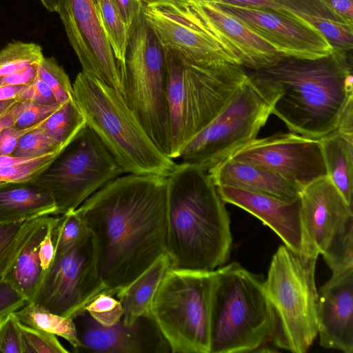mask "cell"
I'll return each mask as SVG.
<instances>
[{
	"instance_id": "6da1fadb",
	"label": "cell",
	"mask_w": 353,
	"mask_h": 353,
	"mask_svg": "<svg viewBox=\"0 0 353 353\" xmlns=\"http://www.w3.org/2000/svg\"><path fill=\"white\" fill-rule=\"evenodd\" d=\"M168 177L127 174L77 212L92 234L101 279L116 292L165 254Z\"/></svg>"
},
{
	"instance_id": "7a4b0ae2",
	"label": "cell",
	"mask_w": 353,
	"mask_h": 353,
	"mask_svg": "<svg viewBox=\"0 0 353 353\" xmlns=\"http://www.w3.org/2000/svg\"><path fill=\"white\" fill-rule=\"evenodd\" d=\"M351 51L316 59L283 57L247 73L248 80L290 132L321 139L337 130L353 102Z\"/></svg>"
},
{
	"instance_id": "3957f363",
	"label": "cell",
	"mask_w": 353,
	"mask_h": 353,
	"mask_svg": "<svg viewBox=\"0 0 353 353\" xmlns=\"http://www.w3.org/2000/svg\"><path fill=\"white\" fill-rule=\"evenodd\" d=\"M232 244L230 220L207 171L181 163L168 176L165 254L170 269L212 272Z\"/></svg>"
},
{
	"instance_id": "277c9868",
	"label": "cell",
	"mask_w": 353,
	"mask_h": 353,
	"mask_svg": "<svg viewBox=\"0 0 353 353\" xmlns=\"http://www.w3.org/2000/svg\"><path fill=\"white\" fill-rule=\"evenodd\" d=\"M165 49L171 154L179 158L183 147L225 107L248 79L238 63H192Z\"/></svg>"
},
{
	"instance_id": "5b68a950",
	"label": "cell",
	"mask_w": 353,
	"mask_h": 353,
	"mask_svg": "<svg viewBox=\"0 0 353 353\" xmlns=\"http://www.w3.org/2000/svg\"><path fill=\"white\" fill-rule=\"evenodd\" d=\"M72 88L86 125L125 173L168 177L174 171L177 163L159 150L119 92L83 72Z\"/></svg>"
},
{
	"instance_id": "8992f818",
	"label": "cell",
	"mask_w": 353,
	"mask_h": 353,
	"mask_svg": "<svg viewBox=\"0 0 353 353\" xmlns=\"http://www.w3.org/2000/svg\"><path fill=\"white\" fill-rule=\"evenodd\" d=\"M214 273L210 353L259 351L271 341L274 325L263 280L237 262Z\"/></svg>"
},
{
	"instance_id": "52a82bcc",
	"label": "cell",
	"mask_w": 353,
	"mask_h": 353,
	"mask_svg": "<svg viewBox=\"0 0 353 353\" xmlns=\"http://www.w3.org/2000/svg\"><path fill=\"white\" fill-rule=\"evenodd\" d=\"M121 77L127 105L159 150L170 158L165 49L142 9L128 28Z\"/></svg>"
},
{
	"instance_id": "ba28073f",
	"label": "cell",
	"mask_w": 353,
	"mask_h": 353,
	"mask_svg": "<svg viewBox=\"0 0 353 353\" xmlns=\"http://www.w3.org/2000/svg\"><path fill=\"white\" fill-rule=\"evenodd\" d=\"M316 260L280 245L263 281L273 316L271 341L294 353L306 352L318 334Z\"/></svg>"
},
{
	"instance_id": "9c48e42d",
	"label": "cell",
	"mask_w": 353,
	"mask_h": 353,
	"mask_svg": "<svg viewBox=\"0 0 353 353\" xmlns=\"http://www.w3.org/2000/svg\"><path fill=\"white\" fill-rule=\"evenodd\" d=\"M214 271L170 269L153 297L150 315L172 353H210Z\"/></svg>"
},
{
	"instance_id": "30bf717a",
	"label": "cell",
	"mask_w": 353,
	"mask_h": 353,
	"mask_svg": "<svg viewBox=\"0 0 353 353\" xmlns=\"http://www.w3.org/2000/svg\"><path fill=\"white\" fill-rule=\"evenodd\" d=\"M124 172L96 133L85 125L32 183L52 196L57 214L75 210Z\"/></svg>"
},
{
	"instance_id": "8fae6325",
	"label": "cell",
	"mask_w": 353,
	"mask_h": 353,
	"mask_svg": "<svg viewBox=\"0 0 353 353\" xmlns=\"http://www.w3.org/2000/svg\"><path fill=\"white\" fill-rule=\"evenodd\" d=\"M271 114L248 77L220 113L183 147L179 158L208 172L256 139Z\"/></svg>"
},
{
	"instance_id": "7c38bea8",
	"label": "cell",
	"mask_w": 353,
	"mask_h": 353,
	"mask_svg": "<svg viewBox=\"0 0 353 353\" xmlns=\"http://www.w3.org/2000/svg\"><path fill=\"white\" fill-rule=\"evenodd\" d=\"M108 290L99 269L90 232L54 258L31 302L71 318L99 293Z\"/></svg>"
},
{
	"instance_id": "4fadbf2b",
	"label": "cell",
	"mask_w": 353,
	"mask_h": 353,
	"mask_svg": "<svg viewBox=\"0 0 353 353\" xmlns=\"http://www.w3.org/2000/svg\"><path fill=\"white\" fill-rule=\"evenodd\" d=\"M227 159L263 167L301 191L327 175L320 139L293 132L254 139L235 150Z\"/></svg>"
},
{
	"instance_id": "5bb4252c",
	"label": "cell",
	"mask_w": 353,
	"mask_h": 353,
	"mask_svg": "<svg viewBox=\"0 0 353 353\" xmlns=\"http://www.w3.org/2000/svg\"><path fill=\"white\" fill-rule=\"evenodd\" d=\"M59 14L83 72L105 83L122 96L119 62L103 28L94 0H59Z\"/></svg>"
},
{
	"instance_id": "9a60e30c",
	"label": "cell",
	"mask_w": 353,
	"mask_h": 353,
	"mask_svg": "<svg viewBox=\"0 0 353 353\" xmlns=\"http://www.w3.org/2000/svg\"><path fill=\"white\" fill-rule=\"evenodd\" d=\"M142 10L163 46L185 60L197 63L223 61L237 63L205 31L188 0L143 4Z\"/></svg>"
},
{
	"instance_id": "2e32d148",
	"label": "cell",
	"mask_w": 353,
	"mask_h": 353,
	"mask_svg": "<svg viewBox=\"0 0 353 353\" xmlns=\"http://www.w3.org/2000/svg\"><path fill=\"white\" fill-rule=\"evenodd\" d=\"M212 2L243 23L284 57L316 59L333 51L316 29L293 14Z\"/></svg>"
},
{
	"instance_id": "e0dca14e",
	"label": "cell",
	"mask_w": 353,
	"mask_h": 353,
	"mask_svg": "<svg viewBox=\"0 0 353 353\" xmlns=\"http://www.w3.org/2000/svg\"><path fill=\"white\" fill-rule=\"evenodd\" d=\"M79 343L77 352L167 353L169 345L150 314L127 324L110 326L95 321L85 310L71 317Z\"/></svg>"
},
{
	"instance_id": "ac0fdd59",
	"label": "cell",
	"mask_w": 353,
	"mask_h": 353,
	"mask_svg": "<svg viewBox=\"0 0 353 353\" xmlns=\"http://www.w3.org/2000/svg\"><path fill=\"white\" fill-rule=\"evenodd\" d=\"M205 31L243 68L258 70L284 56L233 16L207 0H188Z\"/></svg>"
},
{
	"instance_id": "d6986e66",
	"label": "cell",
	"mask_w": 353,
	"mask_h": 353,
	"mask_svg": "<svg viewBox=\"0 0 353 353\" xmlns=\"http://www.w3.org/2000/svg\"><path fill=\"white\" fill-rule=\"evenodd\" d=\"M300 200L304 255L317 259L334 234L353 218L352 206L327 176L303 188Z\"/></svg>"
},
{
	"instance_id": "ffe728a7",
	"label": "cell",
	"mask_w": 353,
	"mask_h": 353,
	"mask_svg": "<svg viewBox=\"0 0 353 353\" xmlns=\"http://www.w3.org/2000/svg\"><path fill=\"white\" fill-rule=\"evenodd\" d=\"M225 203L236 205L270 228L294 252L304 255L300 196L287 199L230 186H218Z\"/></svg>"
},
{
	"instance_id": "44dd1931",
	"label": "cell",
	"mask_w": 353,
	"mask_h": 353,
	"mask_svg": "<svg viewBox=\"0 0 353 353\" xmlns=\"http://www.w3.org/2000/svg\"><path fill=\"white\" fill-rule=\"evenodd\" d=\"M319 344L344 353L353 352V268L332 274L319 293Z\"/></svg>"
},
{
	"instance_id": "7402d4cb",
	"label": "cell",
	"mask_w": 353,
	"mask_h": 353,
	"mask_svg": "<svg viewBox=\"0 0 353 353\" xmlns=\"http://www.w3.org/2000/svg\"><path fill=\"white\" fill-rule=\"evenodd\" d=\"M208 173L214 185L294 199L301 190L274 172L256 165L226 159L211 168Z\"/></svg>"
},
{
	"instance_id": "603a6c76",
	"label": "cell",
	"mask_w": 353,
	"mask_h": 353,
	"mask_svg": "<svg viewBox=\"0 0 353 353\" xmlns=\"http://www.w3.org/2000/svg\"><path fill=\"white\" fill-rule=\"evenodd\" d=\"M54 217L45 215L34 219L10 267L1 279L9 282L31 302L43 278L39 248Z\"/></svg>"
},
{
	"instance_id": "cb8c5ba5",
	"label": "cell",
	"mask_w": 353,
	"mask_h": 353,
	"mask_svg": "<svg viewBox=\"0 0 353 353\" xmlns=\"http://www.w3.org/2000/svg\"><path fill=\"white\" fill-rule=\"evenodd\" d=\"M57 215L52 195L33 183L0 182V224Z\"/></svg>"
},
{
	"instance_id": "d4e9b609",
	"label": "cell",
	"mask_w": 353,
	"mask_h": 353,
	"mask_svg": "<svg viewBox=\"0 0 353 353\" xmlns=\"http://www.w3.org/2000/svg\"><path fill=\"white\" fill-rule=\"evenodd\" d=\"M316 29L334 50L352 51L353 24L345 22L319 0H274Z\"/></svg>"
},
{
	"instance_id": "484cf974",
	"label": "cell",
	"mask_w": 353,
	"mask_h": 353,
	"mask_svg": "<svg viewBox=\"0 0 353 353\" xmlns=\"http://www.w3.org/2000/svg\"><path fill=\"white\" fill-rule=\"evenodd\" d=\"M170 269V259L164 254L130 283L117 292L114 296L121 303V320L124 323L131 324L138 318L150 314L154 294Z\"/></svg>"
},
{
	"instance_id": "4316f807",
	"label": "cell",
	"mask_w": 353,
	"mask_h": 353,
	"mask_svg": "<svg viewBox=\"0 0 353 353\" xmlns=\"http://www.w3.org/2000/svg\"><path fill=\"white\" fill-rule=\"evenodd\" d=\"M320 141L327 175L352 206L353 135L336 130Z\"/></svg>"
},
{
	"instance_id": "83f0119b",
	"label": "cell",
	"mask_w": 353,
	"mask_h": 353,
	"mask_svg": "<svg viewBox=\"0 0 353 353\" xmlns=\"http://www.w3.org/2000/svg\"><path fill=\"white\" fill-rule=\"evenodd\" d=\"M13 314L23 325L63 338L77 352L79 343L72 318L54 314L32 302L27 303Z\"/></svg>"
},
{
	"instance_id": "f1b7e54d",
	"label": "cell",
	"mask_w": 353,
	"mask_h": 353,
	"mask_svg": "<svg viewBox=\"0 0 353 353\" xmlns=\"http://www.w3.org/2000/svg\"><path fill=\"white\" fill-rule=\"evenodd\" d=\"M85 125V118L73 99L41 122L39 128L65 149Z\"/></svg>"
},
{
	"instance_id": "f546056e",
	"label": "cell",
	"mask_w": 353,
	"mask_h": 353,
	"mask_svg": "<svg viewBox=\"0 0 353 353\" xmlns=\"http://www.w3.org/2000/svg\"><path fill=\"white\" fill-rule=\"evenodd\" d=\"M103 28L119 62L123 66L128 43V29L112 0H94Z\"/></svg>"
},
{
	"instance_id": "4dcf8cb0",
	"label": "cell",
	"mask_w": 353,
	"mask_h": 353,
	"mask_svg": "<svg viewBox=\"0 0 353 353\" xmlns=\"http://www.w3.org/2000/svg\"><path fill=\"white\" fill-rule=\"evenodd\" d=\"M44 57L40 45L16 41L0 50V77L38 65Z\"/></svg>"
},
{
	"instance_id": "1f68e13d",
	"label": "cell",
	"mask_w": 353,
	"mask_h": 353,
	"mask_svg": "<svg viewBox=\"0 0 353 353\" xmlns=\"http://www.w3.org/2000/svg\"><path fill=\"white\" fill-rule=\"evenodd\" d=\"M321 254L332 274L353 268V218L334 234Z\"/></svg>"
},
{
	"instance_id": "d6a6232c",
	"label": "cell",
	"mask_w": 353,
	"mask_h": 353,
	"mask_svg": "<svg viewBox=\"0 0 353 353\" xmlns=\"http://www.w3.org/2000/svg\"><path fill=\"white\" fill-rule=\"evenodd\" d=\"M89 232L76 210L56 217L52 230L54 258L68 250Z\"/></svg>"
},
{
	"instance_id": "836d02e7",
	"label": "cell",
	"mask_w": 353,
	"mask_h": 353,
	"mask_svg": "<svg viewBox=\"0 0 353 353\" xmlns=\"http://www.w3.org/2000/svg\"><path fill=\"white\" fill-rule=\"evenodd\" d=\"M38 76L52 90L59 104L74 99L69 77L54 57L43 58L38 65Z\"/></svg>"
},
{
	"instance_id": "e575fe53",
	"label": "cell",
	"mask_w": 353,
	"mask_h": 353,
	"mask_svg": "<svg viewBox=\"0 0 353 353\" xmlns=\"http://www.w3.org/2000/svg\"><path fill=\"white\" fill-rule=\"evenodd\" d=\"M32 220L0 224V279L13 261Z\"/></svg>"
},
{
	"instance_id": "d590c367",
	"label": "cell",
	"mask_w": 353,
	"mask_h": 353,
	"mask_svg": "<svg viewBox=\"0 0 353 353\" xmlns=\"http://www.w3.org/2000/svg\"><path fill=\"white\" fill-rule=\"evenodd\" d=\"M63 150L39 126L30 130L20 138L12 155L23 157H41L59 154Z\"/></svg>"
},
{
	"instance_id": "8d00e7d4",
	"label": "cell",
	"mask_w": 353,
	"mask_h": 353,
	"mask_svg": "<svg viewBox=\"0 0 353 353\" xmlns=\"http://www.w3.org/2000/svg\"><path fill=\"white\" fill-rule=\"evenodd\" d=\"M116 293L111 290L99 293L85 305L84 310L103 325L116 324L123 315L121 303L114 296Z\"/></svg>"
},
{
	"instance_id": "74e56055",
	"label": "cell",
	"mask_w": 353,
	"mask_h": 353,
	"mask_svg": "<svg viewBox=\"0 0 353 353\" xmlns=\"http://www.w3.org/2000/svg\"><path fill=\"white\" fill-rule=\"evenodd\" d=\"M22 353H67L56 335L19 321Z\"/></svg>"
},
{
	"instance_id": "f35d334b",
	"label": "cell",
	"mask_w": 353,
	"mask_h": 353,
	"mask_svg": "<svg viewBox=\"0 0 353 353\" xmlns=\"http://www.w3.org/2000/svg\"><path fill=\"white\" fill-rule=\"evenodd\" d=\"M61 105H42L31 101H17L13 108V127L23 130L37 125Z\"/></svg>"
},
{
	"instance_id": "ab89813d",
	"label": "cell",
	"mask_w": 353,
	"mask_h": 353,
	"mask_svg": "<svg viewBox=\"0 0 353 353\" xmlns=\"http://www.w3.org/2000/svg\"><path fill=\"white\" fill-rule=\"evenodd\" d=\"M59 154L45 156L20 165L0 167V182L32 183Z\"/></svg>"
},
{
	"instance_id": "60d3db41",
	"label": "cell",
	"mask_w": 353,
	"mask_h": 353,
	"mask_svg": "<svg viewBox=\"0 0 353 353\" xmlns=\"http://www.w3.org/2000/svg\"><path fill=\"white\" fill-rule=\"evenodd\" d=\"M0 352L22 353L19 321L13 312L0 317Z\"/></svg>"
},
{
	"instance_id": "b9f144b4",
	"label": "cell",
	"mask_w": 353,
	"mask_h": 353,
	"mask_svg": "<svg viewBox=\"0 0 353 353\" xmlns=\"http://www.w3.org/2000/svg\"><path fill=\"white\" fill-rule=\"evenodd\" d=\"M19 101H31L42 105L59 104L49 86L38 76L28 85H24L17 95Z\"/></svg>"
},
{
	"instance_id": "7bdbcfd3",
	"label": "cell",
	"mask_w": 353,
	"mask_h": 353,
	"mask_svg": "<svg viewBox=\"0 0 353 353\" xmlns=\"http://www.w3.org/2000/svg\"><path fill=\"white\" fill-rule=\"evenodd\" d=\"M27 303L26 299L9 282L0 279V317L20 309Z\"/></svg>"
},
{
	"instance_id": "ee69618b",
	"label": "cell",
	"mask_w": 353,
	"mask_h": 353,
	"mask_svg": "<svg viewBox=\"0 0 353 353\" xmlns=\"http://www.w3.org/2000/svg\"><path fill=\"white\" fill-rule=\"evenodd\" d=\"M40 125L30 128L18 130L13 126L5 128L0 134V155H11L15 150L20 138L32 129Z\"/></svg>"
},
{
	"instance_id": "f6af8a7d",
	"label": "cell",
	"mask_w": 353,
	"mask_h": 353,
	"mask_svg": "<svg viewBox=\"0 0 353 353\" xmlns=\"http://www.w3.org/2000/svg\"><path fill=\"white\" fill-rule=\"evenodd\" d=\"M38 65H32L14 73L0 77V85H28L38 77Z\"/></svg>"
},
{
	"instance_id": "bcb514c9",
	"label": "cell",
	"mask_w": 353,
	"mask_h": 353,
	"mask_svg": "<svg viewBox=\"0 0 353 353\" xmlns=\"http://www.w3.org/2000/svg\"><path fill=\"white\" fill-rule=\"evenodd\" d=\"M55 219L56 217H54L47 234L39 244V257L43 274L50 267L54 256V247L52 237V230Z\"/></svg>"
},
{
	"instance_id": "7dc6e473",
	"label": "cell",
	"mask_w": 353,
	"mask_h": 353,
	"mask_svg": "<svg viewBox=\"0 0 353 353\" xmlns=\"http://www.w3.org/2000/svg\"><path fill=\"white\" fill-rule=\"evenodd\" d=\"M126 27L129 28L134 18L141 10L140 0H112Z\"/></svg>"
},
{
	"instance_id": "c3c4849f",
	"label": "cell",
	"mask_w": 353,
	"mask_h": 353,
	"mask_svg": "<svg viewBox=\"0 0 353 353\" xmlns=\"http://www.w3.org/2000/svg\"><path fill=\"white\" fill-rule=\"evenodd\" d=\"M241 7L273 10L283 13H290L274 0H207ZM292 14V13H291Z\"/></svg>"
},
{
	"instance_id": "681fc988",
	"label": "cell",
	"mask_w": 353,
	"mask_h": 353,
	"mask_svg": "<svg viewBox=\"0 0 353 353\" xmlns=\"http://www.w3.org/2000/svg\"><path fill=\"white\" fill-rule=\"evenodd\" d=\"M345 22L353 24V0H319Z\"/></svg>"
},
{
	"instance_id": "f907efd6",
	"label": "cell",
	"mask_w": 353,
	"mask_h": 353,
	"mask_svg": "<svg viewBox=\"0 0 353 353\" xmlns=\"http://www.w3.org/2000/svg\"><path fill=\"white\" fill-rule=\"evenodd\" d=\"M24 85H0V101L16 99L17 95Z\"/></svg>"
},
{
	"instance_id": "816d5d0a",
	"label": "cell",
	"mask_w": 353,
	"mask_h": 353,
	"mask_svg": "<svg viewBox=\"0 0 353 353\" xmlns=\"http://www.w3.org/2000/svg\"><path fill=\"white\" fill-rule=\"evenodd\" d=\"M14 105L7 112H6L3 115H1L0 117V134L1 133V132L5 128L13 126V123H14V115H13Z\"/></svg>"
},
{
	"instance_id": "f5cc1de1",
	"label": "cell",
	"mask_w": 353,
	"mask_h": 353,
	"mask_svg": "<svg viewBox=\"0 0 353 353\" xmlns=\"http://www.w3.org/2000/svg\"><path fill=\"white\" fill-rule=\"evenodd\" d=\"M43 6L50 12L57 11L59 0H40Z\"/></svg>"
},
{
	"instance_id": "db71d44e",
	"label": "cell",
	"mask_w": 353,
	"mask_h": 353,
	"mask_svg": "<svg viewBox=\"0 0 353 353\" xmlns=\"http://www.w3.org/2000/svg\"><path fill=\"white\" fill-rule=\"evenodd\" d=\"M17 101V99L0 101V117L7 112Z\"/></svg>"
},
{
	"instance_id": "11a10c76",
	"label": "cell",
	"mask_w": 353,
	"mask_h": 353,
	"mask_svg": "<svg viewBox=\"0 0 353 353\" xmlns=\"http://www.w3.org/2000/svg\"><path fill=\"white\" fill-rule=\"evenodd\" d=\"M143 5H148L151 4L153 3L159 2L161 1H165V0H140Z\"/></svg>"
}]
</instances>
